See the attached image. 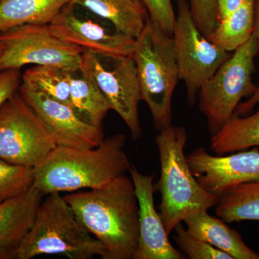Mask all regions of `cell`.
Returning <instances> with one entry per match:
<instances>
[{
  "instance_id": "cell-1",
  "label": "cell",
  "mask_w": 259,
  "mask_h": 259,
  "mask_svg": "<svg viewBox=\"0 0 259 259\" xmlns=\"http://www.w3.org/2000/svg\"><path fill=\"white\" fill-rule=\"evenodd\" d=\"M83 226L105 248L103 259H134L139 242V204L125 175L99 188L64 196Z\"/></svg>"
},
{
  "instance_id": "cell-2",
  "label": "cell",
  "mask_w": 259,
  "mask_h": 259,
  "mask_svg": "<svg viewBox=\"0 0 259 259\" xmlns=\"http://www.w3.org/2000/svg\"><path fill=\"white\" fill-rule=\"evenodd\" d=\"M125 140V135L117 134L96 148L56 146L34 168V187L45 196L106 185L129 172Z\"/></svg>"
},
{
  "instance_id": "cell-3",
  "label": "cell",
  "mask_w": 259,
  "mask_h": 259,
  "mask_svg": "<svg viewBox=\"0 0 259 259\" xmlns=\"http://www.w3.org/2000/svg\"><path fill=\"white\" fill-rule=\"evenodd\" d=\"M161 175L155 190L161 193L160 215L168 235L194 213L215 207L218 197L204 190L194 176L185 149L187 131L172 125L160 130L155 139Z\"/></svg>"
},
{
  "instance_id": "cell-4",
  "label": "cell",
  "mask_w": 259,
  "mask_h": 259,
  "mask_svg": "<svg viewBox=\"0 0 259 259\" xmlns=\"http://www.w3.org/2000/svg\"><path fill=\"white\" fill-rule=\"evenodd\" d=\"M105 248L76 215L60 192L48 194L14 251V259L60 254L70 259L105 257Z\"/></svg>"
},
{
  "instance_id": "cell-5",
  "label": "cell",
  "mask_w": 259,
  "mask_h": 259,
  "mask_svg": "<svg viewBox=\"0 0 259 259\" xmlns=\"http://www.w3.org/2000/svg\"><path fill=\"white\" fill-rule=\"evenodd\" d=\"M132 57L137 68L141 100L147 104L153 124L160 131L171 124L172 99L180 80L172 35L148 18L136 39Z\"/></svg>"
},
{
  "instance_id": "cell-6",
  "label": "cell",
  "mask_w": 259,
  "mask_h": 259,
  "mask_svg": "<svg viewBox=\"0 0 259 259\" xmlns=\"http://www.w3.org/2000/svg\"><path fill=\"white\" fill-rule=\"evenodd\" d=\"M258 52V42L253 33L199 89V107L207 118L211 135L235 115L243 97L254 93L256 86L252 81V75Z\"/></svg>"
},
{
  "instance_id": "cell-7",
  "label": "cell",
  "mask_w": 259,
  "mask_h": 259,
  "mask_svg": "<svg viewBox=\"0 0 259 259\" xmlns=\"http://www.w3.org/2000/svg\"><path fill=\"white\" fill-rule=\"evenodd\" d=\"M0 70L28 64L52 66L69 71L81 69L84 49L58 38L50 25H24L0 32Z\"/></svg>"
},
{
  "instance_id": "cell-8",
  "label": "cell",
  "mask_w": 259,
  "mask_h": 259,
  "mask_svg": "<svg viewBox=\"0 0 259 259\" xmlns=\"http://www.w3.org/2000/svg\"><path fill=\"white\" fill-rule=\"evenodd\" d=\"M57 146L52 136L20 95L0 107V158L35 168Z\"/></svg>"
},
{
  "instance_id": "cell-9",
  "label": "cell",
  "mask_w": 259,
  "mask_h": 259,
  "mask_svg": "<svg viewBox=\"0 0 259 259\" xmlns=\"http://www.w3.org/2000/svg\"><path fill=\"white\" fill-rule=\"evenodd\" d=\"M81 69L93 76L111 110L128 127L132 139H139L142 134L139 110L142 100L134 58L112 57L84 49Z\"/></svg>"
},
{
  "instance_id": "cell-10",
  "label": "cell",
  "mask_w": 259,
  "mask_h": 259,
  "mask_svg": "<svg viewBox=\"0 0 259 259\" xmlns=\"http://www.w3.org/2000/svg\"><path fill=\"white\" fill-rule=\"evenodd\" d=\"M173 37L180 80L185 81L190 106L202 85L231 56L202 33L191 14L187 0H177Z\"/></svg>"
},
{
  "instance_id": "cell-11",
  "label": "cell",
  "mask_w": 259,
  "mask_h": 259,
  "mask_svg": "<svg viewBox=\"0 0 259 259\" xmlns=\"http://www.w3.org/2000/svg\"><path fill=\"white\" fill-rule=\"evenodd\" d=\"M49 25L58 38L83 49L112 57L134 54L136 39L79 5H65Z\"/></svg>"
},
{
  "instance_id": "cell-12",
  "label": "cell",
  "mask_w": 259,
  "mask_h": 259,
  "mask_svg": "<svg viewBox=\"0 0 259 259\" xmlns=\"http://www.w3.org/2000/svg\"><path fill=\"white\" fill-rule=\"evenodd\" d=\"M187 159L199 185L218 197L235 186L259 180L258 148L214 156L200 147Z\"/></svg>"
},
{
  "instance_id": "cell-13",
  "label": "cell",
  "mask_w": 259,
  "mask_h": 259,
  "mask_svg": "<svg viewBox=\"0 0 259 259\" xmlns=\"http://www.w3.org/2000/svg\"><path fill=\"white\" fill-rule=\"evenodd\" d=\"M20 95L38 116L57 146L93 148L105 139L102 126L84 122L69 105L23 85Z\"/></svg>"
},
{
  "instance_id": "cell-14",
  "label": "cell",
  "mask_w": 259,
  "mask_h": 259,
  "mask_svg": "<svg viewBox=\"0 0 259 259\" xmlns=\"http://www.w3.org/2000/svg\"><path fill=\"white\" fill-rule=\"evenodd\" d=\"M130 175L139 204L140 231L137 251L134 259H182L183 255L172 245L169 235L154 204V174L143 175L131 164Z\"/></svg>"
},
{
  "instance_id": "cell-15",
  "label": "cell",
  "mask_w": 259,
  "mask_h": 259,
  "mask_svg": "<svg viewBox=\"0 0 259 259\" xmlns=\"http://www.w3.org/2000/svg\"><path fill=\"white\" fill-rule=\"evenodd\" d=\"M184 223L192 236L222 250L233 259H259L258 253L246 245L238 231L230 228L222 218L210 215L207 210L194 213Z\"/></svg>"
},
{
  "instance_id": "cell-16",
  "label": "cell",
  "mask_w": 259,
  "mask_h": 259,
  "mask_svg": "<svg viewBox=\"0 0 259 259\" xmlns=\"http://www.w3.org/2000/svg\"><path fill=\"white\" fill-rule=\"evenodd\" d=\"M44 194L34 186L0 204V246L15 248L31 228Z\"/></svg>"
},
{
  "instance_id": "cell-17",
  "label": "cell",
  "mask_w": 259,
  "mask_h": 259,
  "mask_svg": "<svg viewBox=\"0 0 259 259\" xmlns=\"http://www.w3.org/2000/svg\"><path fill=\"white\" fill-rule=\"evenodd\" d=\"M111 23L119 32L136 39L144 30L148 10L142 0H70Z\"/></svg>"
},
{
  "instance_id": "cell-18",
  "label": "cell",
  "mask_w": 259,
  "mask_h": 259,
  "mask_svg": "<svg viewBox=\"0 0 259 259\" xmlns=\"http://www.w3.org/2000/svg\"><path fill=\"white\" fill-rule=\"evenodd\" d=\"M70 0H0V32L24 25H47Z\"/></svg>"
},
{
  "instance_id": "cell-19",
  "label": "cell",
  "mask_w": 259,
  "mask_h": 259,
  "mask_svg": "<svg viewBox=\"0 0 259 259\" xmlns=\"http://www.w3.org/2000/svg\"><path fill=\"white\" fill-rule=\"evenodd\" d=\"M70 74L71 108L84 122L102 126L104 118L111 108L96 81L81 67Z\"/></svg>"
},
{
  "instance_id": "cell-20",
  "label": "cell",
  "mask_w": 259,
  "mask_h": 259,
  "mask_svg": "<svg viewBox=\"0 0 259 259\" xmlns=\"http://www.w3.org/2000/svg\"><path fill=\"white\" fill-rule=\"evenodd\" d=\"M259 148V110L247 117L235 115L212 135L210 149L218 156Z\"/></svg>"
},
{
  "instance_id": "cell-21",
  "label": "cell",
  "mask_w": 259,
  "mask_h": 259,
  "mask_svg": "<svg viewBox=\"0 0 259 259\" xmlns=\"http://www.w3.org/2000/svg\"><path fill=\"white\" fill-rule=\"evenodd\" d=\"M254 30L255 0H245L236 11L219 20L207 37L230 53L248 41Z\"/></svg>"
},
{
  "instance_id": "cell-22",
  "label": "cell",
  "mask_w": 259,
  "mask_h": 259,
  "mask_svg": "<svg viewBox=\"0 0 259 259\" xmlns=\"http://www.w3.org/2000/svg\"><path fill=\"white\" fill-rule=\"evenodd\" d=\"M215 212L227 223L259 221V180L235 186L218 196Z\"/></svg>"
},
{
  "instance_id": "cell-23",
  "label": "cell",
  "mask_w": 259,
  "mask_h": 259,
  "mask_svg": "<svg viewBox=\"0 0 259 259\" xmlns=\"http://www.w3.org/2000/svg\"><path fill=\"white\" fill-rule=\"evenodd\" d=\"M71 71L52 66H36L24 73L23 86L71 107Z\"/></svg>"
},
{
  "instance_id": "cell-24",
  "label": "cell",
  "mask_w": 259,
  "mask_h": 259,
  "mask_svg": "<svg viewBox=\"0 0 259 259\" xmlns=\"http://www.w3.org/2000/svg\"><path fill=\"white\" fill-rule=\"evenodd\" d=\"M34 168L0 158V204L25 193L33 186Z\"/></svg>"
},
{
  "instance_id": "cell-25",
  "label": "cell",
  "mask_w": 259,
  "mask_h": 259,
  "mask_svg": "<svg viewBox=\"0 0 259 259\" xmlns=\"http://www.w3.org/2000/svg\"><path fill=\"white\" fill-rule=\"evenodd\" d=\"M177 244L190 259H233L231 255L190 234L182 223L175 228Z\"/></svg>"
},
{
  "instance_id": "cell-26",
  "label": "cell",
  "mask_w": 259,
  "mask_h": 259,
  "mask_svg": "<svg viewBox=\"0 0 259 259\" xmlns=\"http://www.w3.org/2000/svg\"><path fill=\"white\" fill-rule=\"evenodd\" d=\"M189 5L197 28L208 37L218 23L217 0H190Z\"/></svg>"
},
{
  "instance_id": "cell-27",
  "label": "cell",
  "mask_w": 259,
  "mask_h": 259,
  "mask_svg": "<svg viewBox=\"0 0 259 259\" xmlns=\"http://www.w3.org/2000/svg\"><path fill=\"white\" fill-rule=\"evenodd\" d=\"M149 18L163 32L172 35L176 21L173 0H142Z\"/></svg>"
},
{
  "instance_id": "cell-28",
  "label": "cell",
  "mask_w": 259,
  "mask_h": 259,
  "mask_svg": "<svg viewBox=\"0 0 259 259\" xmlns=\"http://www.w3.org/2000/svg\"><path fill=\"white\" fill-rule=\"evenodd\" d=\"M20 79V69L0 70V107L16 94Z\"/></svg>"
},
{
  "instance_id": "cell-29",
  "label": "cell",
  "mask_w": 259,
  "mask_h": 259,
  "mask_svg": "<svg viewBox=\"0 0 259 259\" xmlns=\"http://www.w3.org/2000/svg\"><path fill=\"white\" fill-rule=\"evenodd\" d=\"M254 33L258 42L259 52V0H255V30ZM259 103V81L255 88L254 93L246 101L242 102L237 107L235 115L241 116L246 115L251 111L253 107Z\"/></svg>"
},
{
  "instance_id": "cell-30",
  "label": "cell",
  "mask_w": 259,
  "mask_h": 259,
  "mask_svg": "<svg viewBox=\"0 0 259 259\" xmlns=\"http://www.w3.org/2000/svg\"><path fill=\"white\" fill-rule=\"evenodd\" d=\"M245 0H217L218 21L236 11Z\"/></svg>"
},
{
  "instance_id": "cell-31",
  "label": "cell",
  "mask_w": 259,
  "mask_h": 259,
  "mask_svg": "<svg viewBox=\"0 0 259 259\" xmlns=\"http://www.w3.org/2000/svg\"><path fill=\"white\" fill-rule=\"evenodd\" d=\"M15 249L0 246V259L14 258Z\"/></svg>"
},
{
  "instance_id": "cell-32",
  "label": "cell",
  "mask_w": 259,
  "mask_h": 259,
  "mask_svg": "<svg viewBox=\"0 0 259 259\" xmlns=\"http://www.w3.org/2000/svg\"><path fill=\"white\" fill-rule=\"evenodd\" d=\"M2 51H3V44H2L1 41H0V54H1Z\"/></svg>"
}]
</instances>
